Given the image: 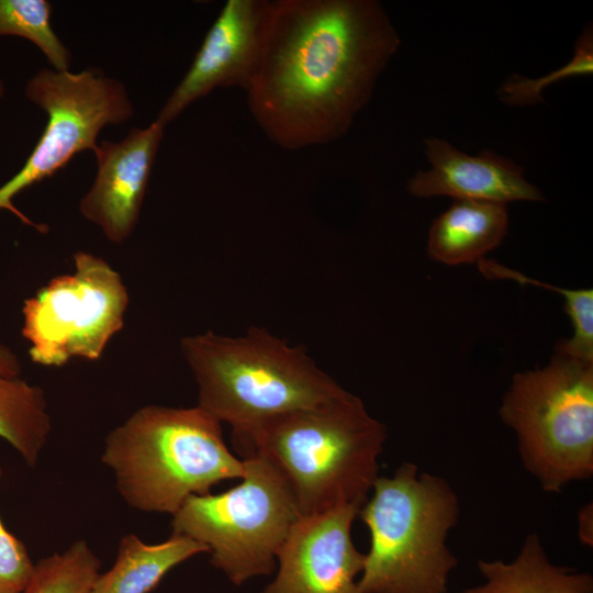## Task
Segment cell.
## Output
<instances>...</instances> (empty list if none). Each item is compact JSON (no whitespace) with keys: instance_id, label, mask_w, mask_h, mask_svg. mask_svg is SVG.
Here are the masks:
<instances>
[{"instance_id":"cell-16","label":"cell","mask_w":593,"mask_h":593,"mask_svg":"<svg viewBox=\"0 0 593 593\" xmlns=\"http://www.w3.org/2000/svg\"><path fill=\"white\" fill-rule=\"evenodd\" d=\"M485 582L459 593H593V578L553 564L537 534H529L511 562L479 560Z\"/></svg>"},{"instance_id":"cell-17","label":"cell","mask_w":593,"mask_h":593,"mask_svg":"<svg viewBox=\"0 0 593 593\" xmlns=\"http://www.w3.org/2000/svg\"><path fill=\"white\" fill-rule=\"evenodd\" d=\"M203 552L206 546L179 534L159 544L125 535L113 566L98 575L91 593H149L172 568Z\"/></svg>"},{"instance_id":"cell-2","label":"cell","mask_w":593,"mask_h":593,"mask_svg":"<svg viewBox=\"0 0 593 593\" xmlns=\"http://www.w3.org/2000/svg\"><path fill=\"white\" fill-rule=\"evenodd\" d=\"M385 440L384 424L347 390L232 437L242 458L261 455L282 473L301 516L362 506L379 478Z\"/></svg>"},{"instance_id":"cell-4","label":"cell","mask_w":593,"mask_h":593,"mask_svg":"<svg viewBox=\"0 0 593 593\" xmlns=\"http://www.w3.org/2000/svg\"><path fill=\"white\" fill-rule=\"evenodd\" d=\"M101 460L128 506L170 515L189 496L245 474L244 460L224 441L222 424L199 406L136 410L109 433Z\"/></svg>"},{"instance_id":"cell-13","label":"cell","mask_w":593,"mask_h":593,"mask_svg":"<svg viewBox=\"0 0 593 593\" xmlns=\"http://www.w3.org/2000/svg\"><path fill=\"white\" fill-rule=\"evenodd\" d=\"M424 145L430 168L417 171L409 180L407 191L413 197L447 195L506 205L545 200L540 190L525 178L522 165L492 149L471 156L438 137L426 138Z\"/></svg>"},{"instance_id":"cell-8","label":"cell","mask_w":593,"mask_h":593,"mask_svg":"<svg viewBox=\"0 0 593 593\" xmlns=\"http://www.w3.org/2000/svg\"><path fill=\"white\" fill-rule=\"evenodd\" d=\"M74 267L24 300L21 334L34 363L61 367L74 358L98 360L124 325L130 295L121 275L82 250L74 254Z\"/></svg>"},{"instance_id":"cell-14","label":"cell","mask_w":593,"mask_h":593,"mask_svg":"<svg viewBox=\"0 0 593 593\" xmlns=\"http://www.w3.org/2000/svg\"><path fill=\"white\" fill-rule=\"evenodd\" d=\"M507 228L506 204L455 200L433 221L427 253L433 260L449 266L478 262L502 244Z\"/></svg>"},{"instance_id":"cell-3","label":"cell","mask_w":593,"mask_h":593,"mask_svg":"<svg viewBox=\"0 0 593 593\" xmlns=\"http://www.w3.org/2000/svg\"><path fill=\"white\" fill-rule=\"evenodd\" d=\"M180 350L198 387L197 406L227 423L232 437L345 391L304 347L262 327L235 337L211 331L187 336Z\"/></svg>"},{"instance_id":"cell-1","label":"cell","mask_w":593,"mask_h":593,"mask_svg":"<svg viewBox=\"0 0 593 593\" xmlns=\"http://www.w3.org/2000/svg\"><path fill=\"white\" fill-rule=\"evenodd\" d=\"M401 38L377 0H267L245 87L276 145L296 150L351 127Z\"/></svg>"},{"instance_id":"cell-12","label":"cell","mask_w":593,"mask_h":593,"mask_svg":"<svg viewBox=\"0 0 593 593\" xmlns=\"http://www.w3.org/2000/svg\"><path fill=\"white\" fill-rule=\"evenodd\" d=\"M266 2H225L188 71L161 108L158 121L166 125L217 87L245 89L257 54Z\"/></svg>"},{"instance_id":"cell-6","label":"cell","mask_w":593,"mask_h":593,"mask_svg":"<svg viewBox=\"0 0 593 593\" xmlns=\"http://www.w3.org/2000/svg\"><path fill=\"white\" fill-rule=\"evenodd\" d=\"M499 414L545 492L593 475V362L555 349L547 366L513 376Z\"/></svg>"},{"instance_id":"cell-5","label":"cell","mask_w":593,"mask_h":593,"mask_svg":"<svg viewBox=\"0 0 593 593\" xmlns=\"http://www.w3.org/2000/svg\"><path fill=\"white\" fill-rule=\"evenodd\" d=\"M370 493L358 513L370 534L358 592L447 593L458 564L447 539L460 516L450 483L405 461Z\"/></svg>"},{"instance_id":"cell-15","label":"cell","mask_w":593,"mask_h":593,"mask_svg":"<svg viewBox=\"0 0 593 593\" xmlns=\"http://www.w3.org/2000/svg\"><path fill=\"white\" fill-rule=\"evenodd\" d=\"M52 418L43 389L22 377V363L11 347L0 344V438L30 467L48 440Z\"/></svg>"},{"instance_id":"cell-22","label":"cell","mask_w":593,"mask_h":593,"mask_svg":"<svg viewBox=\"0 0 593 593\" xmlns=\"http://www.w3.org/2000/svg\"><path fill=\"white\" fill-rule=\"evenodd\" d=\"M591 519H592L591 506L590 507L586 506L582 508L579 515V536L582 541L586 544L589 542L590 545L592 544L589 539V536L592 539V533L589 532V521Z\"/></svg>"},{"instance_id":"cell-7","label":"cell","mask_w":593,"mask_h":593,"mask_svg":"<svg viewBox=\"0 0 593 593\" xmlns=\"http://www.w3.org/2000/svg\"><path fill=\"white\" fill-rule=\"evenodd\" d=\"M242 481L219 494L191 495L171 516L174 534L208 547L234 585L272 573L301 514L282 473L264 456L243 458Z\"/></svg>"},{"instance_id":"cell-10","label":"cell","mask_w":593,"mask_h":593,"mask_svg":"<svg viewBox=\"0 0 593 593\" xmlns=\"http://www.w3.org/2000/svg\"><path fill=\"white\" fill-rule=\"evenodd\" d=\"M361 506L301 516L282 545L275 579L261 593H359L365 553L351 537Z\"/></svg>"},{"instance_id":"cell-23","label":"cell","mask_w":593,"mask_h":593,"mask_svg":"<svg viewBox=\"0 0 593 593\" xmlns=\"http://www.w3.org/2000/svg\"><path fill=\"white\" fill-rule=\"evenodd\" d=\"M4 94V86L3 82L0 80V98Z\"/></svg>"},{"instance_id":"cell-19","label":"cell","mask_w":593,"mask_h":593,"mask_svg":"<svg viewBox=\"0 0 593 593\" xmlns=\"http://www.w3.org/2000/svg\"><path fill=\"white\" fill-rule=\"evenodd\" d=\"M52 4L46 0H0V36L26 38L46 56L56 71H68L70 53L51 24Z\"/></svg>"},{"instance_id":"cell-11","label":"cell","mask_w":593,"mask_h":593,"mask_svg":"<svg viewBox=\"0 0 593 593\" xmlns=\"http://www.w3.org/2000/svg\"><path fill=\"white\" fill-rule=\"evenodd\" d=\"M165 126L156 119L148 127H135L122 141H104L93 150L98 172L79 210L114 244L125 242L137 224Z\"/></svg>"},{"instance_id":"cell-21","label":"cell","mask_w":593,"mask_h":593,"mask_svg":"<svg viewBox=\"0 0 593 593\" xmlns=\"http://www.w3.org/2000/svg\"><path fill=\"white\" fill-rule=\"evenodd\" d=\"M2 474L0 466V479ZM34 567L24 544L0 518V593H21L30 582Z\"/></svg>"},{"instance_id":"cell-9","label":"cell","mask_w":593,"mask_h":593,"mask_svg":"<svg viewBox=\"0 0 593 593\" xmlns=\"http://www.w3.org/2000/svg\"><path fill=\"white\" fill-rule=\"evenodd\" d=\"M30 101L43 109L47 124L24 166L0 187V211L8 210L22 223L45 233L13 204V199L63 168L78 153L94 150L97 136L108 124L128 120L133 107L124 86L100 70L78 74L43 69L25 89Z\"/></svg>"},{"instance_id":"cell-18","label":"cell","mask_w":593,"mask_h":593,"mask_svg":"<svg viewBox=\"0 0 593 593\" xmlns=\"http://www.w3.org/2000/svg\"><path fill=\"white\" fill-rule=\"evenodd\" d=\"M101 562L85 540L35 563L21 593H91Z\"/></svg>"},{"instance_id":"cell-20","label":"cell","mask_w":593,"mask_h":593,"mask_svg":"<svg viewBox=\"0 0 593 593\" xmlns=\"http://www.w3.org/2000/svg\"><path fill=\"white\" fill-rule=\"evenodd\" d=\"M592 72L593 33L590 27L577 40L573 57L567 64L544 77L534 79L514 74L501 85L497 93L501 101L508 105H534L544 102L541 97L544 89L556 81Z\"/></svg>"}]
</instances>
